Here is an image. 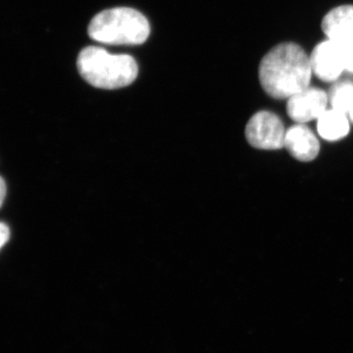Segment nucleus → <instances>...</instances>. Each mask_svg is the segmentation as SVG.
<instances>
[{
  "instance_id": "10",
  "label": "nucleus",
  "mask_w": 353,
  "mask_h": 353,
  "mask_svg": "<svg viewBox=\"0 0 353 353\" xmlns=\"http://www.w3.org/2000/svg\"><path fill=\"white\" fill-rule=\"evenodd\" d=\"M330 101L334 110L348 114L353 104V83L343 82L334 85L330 94Z\"/></svg>"
},
{
  "instance_id": "14",
  "label": "nucleus",
  "mask_w": 353,
  "mask_h": 353,
  "mask_svg": "<svg viewBox=\"0 0 353 353\" xmlns=\"http://www.w3.org/2000/svg\"><path fill=\"white\" fill-rule=\"evenodd\" d=\"M348 115H350V120L353 123V104L352 108H350V112H348Z\"/></svg>"
},
{
  "instance_id": "1",
  "label": "nucleus",
  "mask_w": 353,
  "mask_h": 353,
  "mask_svg": "<svg viewBox=\"0 0 353 353\" xmlns=\"http://www.w3.org/2000/svg\"><path fill=\"white\" fill-rule=\"evenodd\" d=\"M310 57L296 43L272 48L262 59L259 79L265 92L274 99H290L305 90L312 76Z\"/></svg>"
},
{
  "instance_id": "8",
  "label": "nucleus",
  "mask_w": 353,
  "mask_h": 353,
  "mask_svg": "<svg viewBox=\"0 0 353 353\" xmlns=\"http://www.w3.org/2000/svg\"><path fill=\"white\" fill-rule=\"evenodd\" d=\"M323 31L330 41L347 46L353 43V6L336 7L322 22Z\"/></svg>"
},
{
  "instance_id": "11",
  "label": "nucleus",
  "mask_w": 353,
  "mask_h": 353,
  "mask_svg": "<svg viewBox=\"0 0 353 353\" xmlns=\"http://www.w3.org/2000/svg\"><path fill=\"white\" fill-rule=\"evenodd\" d=\"M343 52H345V70L353 73V43L343 46Z\"/></svg>"
},
{
  "instance_id": "13",
  "label": "nucleus",
  "mask_w": 353,
  "mask_h": 353,
  "mask_svg": "<svg viewBox=\"0 0 353 353\" xmlns=\"http://www.w3.org/2000/svg\"><path fill=\"white\" fill-rule=\"evenodd\" d=\"M6 183L4 182L3 179L0 176V208H1L4 199H6Z\"/></svg>"
},
{
  "instance_id": "9",
  "label": "nucleus",
  "mask_w": 353,
  "mask_h": 353,
  "mask_svg": "<svg viewBox=\"0 0 353 353\" xmlns=\"http://www.w3.org/2000/svg\"><path fill=\"white\" fill-rule=\"evenodd\" d=\"M317 120L318 132L327 141H339L347 137L350 132L347 114L333 108L325 111Z\"/></svg>"
},
{
  "instance_id": "4",
  "label": "nucleus",
  "mask_w": 353,
  "mask_h": 353,
  "mask_svg": "<svg viewBox=\"0 0 353 353\" xmlns=\"http://www.w3.org/2000/svg\"><path fill=\"white\" fill-rule=\"evenodd\" d=\"M284 124L277 115L261 111L252 116L245 128V138L253 148L280 150L285 145Z\"/></svg>"
},
{
  "instance_id": "2",
  "label": "nucleus",
  "mask_w": 353,
  "mask_h": 353,
  "mask_svg": "<svg viewBox=\"0 0 353 353\" xmlns=\"http://www.w3.org/2000/svg\"><path fill=\"white\" fill-rule=\"evenodd\" d=\"M79 73L92 87L116 90L134 82L139 74L136 60L128 54H113L99 46H88L79 54Z\"/></svg>"
},
{
  "instance_id": "7",
  "label": "nucleus",
  "mask_w": 353,
  "mask_h": 353,
  "mask_svg": "<svg viewBox=\"0 0 353 353\" xmlns=\"http://www.w3.org/2000/svg\"><path fill=\"white\" fill-rule=\"evenodd\" d=\"M284 146L292 157L303 162L314 160L320 150L319 141L303 124H297L285 132Z\"/></svg>"
},
{
  "instance_id": "6",
  "label": "nucleus",
  "mask_w": 353,
  "mask_h": 353,
  "mask_svg": "<svg viewBox=\"0 0 353 353\" xmlns=\"http://www.w3.org/2000/svg\"><path fill=\"white\" fill-rule=\"evenodd\" d=\"M328 95L318 88H305L290 97L288 102V115L299 124L318 119L328 104Z\"/></svg>"
},
{
  "instance_id": "3",
  "label": "nucleus",
  "mask_w": 353,
  "mask_h": 353,
  "mask_svg": "<svg viewBox=\"0 0 353 353\" xmlns=\"http://www.w3.org/2000/svg\"><path fill=\"white\" fill-rule=\"evenodd\" d=\"M88 36L111 46H139L150 34L148 20L136 9L115 7L95 15L88 26Z\"/></svg>"
},
{
  "instance_id": "5",
  "label": "nucleus",
  "mask_w": 353,
  "mask_h": 353,
  "mask_svg": "<svg viewBox=\"0 0 353 353\" xmlns=\"http://www.w3.org/2000/svg\"><path fill=\"white\" fill-rule=\"evenodd\" d=\"M313 73L324 82L336 81L345 70V52L341 44L327 41L316 46L310 57Z\"/></svg>"
},
{
  "instance_id": "12",
  "label": "nucleus",
  "mask_w": 353,
  "mask_h": 353,
  "mask_svg": "<svg viewBox=\"0 0 353 353\" xmlns=\"http://www.w3.org/2000/svg\"><path fill=\"white\" fill-rule=\"evenodd\" d=\"M10 239V230L4 223L0 222V250Z\"/></svg>"
}]
</instances>
